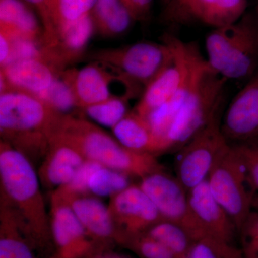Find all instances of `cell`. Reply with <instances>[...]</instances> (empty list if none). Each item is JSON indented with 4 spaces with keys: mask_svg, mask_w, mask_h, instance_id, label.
<instances>
[{
    "mask_svg": "<svg viewBox=\"0 0 258 258\" xmlns=\"http://www.w3.org/2000/svg\"><path fill=\"white\" fill-rule=\"evenodd\" d=\"M32 161L8 142H0V200L8 204L25 225L35 247L52 240L50 216Z\"/></svg>",
    "mask_w": 258,
    "mask_h": 258,
    "instance_id": "cell-1",
    "label": "cell"
},
{
    "mask_svg": "<svg viewBox=\"0 0 258 258\" xmlns=\"http://www.w3.org/2000/svg\"><path fill=\"white\" fill-rule=\"evenodd\" d=\"M63 115L30 93L7 89L0 95L2 140L31 161L45 157L51 137Z\"/></svg>",
    "mask_w": 258,
    "mask_h": 258,
    "instance_id": "cell-2",
    "label": "cell"
},
{
    "mask_svg": "<svg viewBox=\"0 0 258 258\" xmlns=\"http://www.w3.org/2000/svg\"><path fill=\"white\" fill-rule=\"evenodd\" d=\"M51 141L71 146L86 160L96 161L140 179L164 169L157 156L131 150L92 122L71 115L62 117Z\"/></svg>",
    "mask_w": 258,
    "mask_h": 258,
    "instance_id": "cell-3",
    "label": "cell"
},
{
    "mask_svg": "<svg viewBox=\"0 0 258 258\" xmlns=\"http://www.w3.org/2000/svg\"><path fill=\"white\" fill-rule=\"evenodd\" d=\"M210 69L232 80L250 79L258 71L257 14L246 12L236 23L215 28L205 38Z\"/></svg>",
    "mask_w": 258,
    "mask_h": 258,
    "instance_id": "cell-4",
    "label": "cell"
},
{
    "mask_svg": "<svg viewBox=\"0 0 258 258\" xmlns=\"http://www.w3.org/2000/svg\"><path fill=\"white\" fill-rule=\"evenodd\" d=\"M227 83L206 64L166 132V152L179 149L221 113Z\"/></svg>",
    "mask_w": 258,
    "mask_h": 258,
    "instance_id": "cell-5",
    "label": "cell"
},
{
    "mask_svg": "<svg viewBox=\"0 0 258 258\" xmlns=\"http://www.w3.org/2000/svg\"><path fill=\"white\" fill-rule=\"evenodd\" d=\"M207 181L212 195L230 215L238 232L252 211L256 193L232 143L217 159Z\"/></svg>",
    "mask_w": 258,
    "mask_h": 258,
    "instance_id": "cell-6",
    "label": "cell"
},
{
    "mask_svg": "<svg viewBox=\"0 0 258 258\" xmlns=\"http://www.w3.org/2000/svg\"><path fill=\"white\" fill-rule=\"evenodd\" d=\"M220 113L179 149L176 176L188 191L208 180L217 159L230 145L222 130Z\"/></svg>",
    "mask_w": 258,
    "mask_h": 258,
    "instance_id": "cell-7",
    "label": "cell"
},
{
    "mask_svg": "<svg viewBox=\"0 0 258 258\" xmlns=\"http://www.w3.org/2000/svg\"><path fill=\"white\" fill-rule=\"evenodd\" d=\"M95 58L116 70L125 81L145 88L172 61L174 52L164 40L161 43L140 42L101 51Z\"/></svg>",
    "mask_w": 258,
    "mask_h": 258,
    "instance_id": "cell-8",
    "label": "cell"
},
{
    "mask_svg": "<svg viewBox=\"0 0 258 258\" xmlns=\"http://www.w3.org/2000/svg\"><path fill=\"white\" fill-rule=\"evenodd\" d=\"M139 186L151 199L163 220L184 227L195 240L203 234L189 201V191L176 178L164 170L141 179Z\"/></svg>",
    "mask_w": 258,
    "mask_h": 258,
    "instance_id": "cell-9",
    "label": "cell"
},
{
    "mask_svg": "<svg viewBox=\"0 0 258 258\" xmlns=\"http://www.w3.org/2000/svg\"><path fill=\"white\" fill-rule=\"evenodd\" d=\"M108 206L119 233L118 244L123 237L147 232L163 220L157 208L139 184H131L110 198Z\"/></svg>",
    "mask_w": 258,
    "mask_h": 258,
    "instance_id": "cell-10",
    "label": "cell"
},
{
    "mask_svg": "<svg viewBox=\"0 0 258 258\" xmlns=\"http://www.w3.org/2000/svg\"><path fill=\"white\" fill-rule=\"evenodd\" d=\"M50 232L59 258L87 257L94 249L88 236L69 204L50 198Z\"/></svg>",
    "mask_w": 258,
    "mask_h": 258,
    "instance_id": "cell-11",
    "label": "cell"
},
{
    "mask_svg": "<svg viewBox=\"0 0 258 258\" xmlns=\"http://www.w3.org/2000/svg\"><path fill=\"white\" fill-rule=\"evenodd\" d=\"M221 126L232 143L258 137V71L230 102Z\"/></svg>",
    "mask_w": 258,
    "mask_h": 258,
    "instance_id": "cell-12",
    "label": "cell"
},
{
    "mask_svg": "<svg viewBox=\"0 0 258 258\" xmlns=\"http://www.w3.org/2000/svg\"><path fill=\"white\" fill-rule=\"evenodd\" d=\"M189 201L203 238L211 237L233 243L238 235L237 227L212 195L207 180L189 190Z\"/></svg>",
    "mask_w": 258,
    "mask_h": 258,
    "instance_id": "cell-13",
    "label": "cell"
},
{
    "mask_svg": "<svg viewBox=\"0 0 258 258\" xmlns=\"http://www.w3.org/2000/svg\"><path fill=\"white\" fill-rule=\"evenodd\" d=\"M1 92L14 89L38 96L57 77L56 70L43 59H28L10 62L1 68Z\"/></svg>",
    "mask_w": 258,
    "mask_h": 258,
    "instance_id": "cell-14",
    "label": "cell"
},
{
    "mask_svg": "<svg viewBox=\"0 0 258 258\" xmlns=\"http://www.w3.org/2000/svg\"><path fill=\"white\" fill-rule=\"evenodd\" d=\"M68 204L94 243H118L119 233L112 219L109 208L99 198L91 194L81 195L71 199Z\"/></svg>",
    "mask_w": 258,
    "mask_h": 258,
    "instance_id": "cell-15",
    "label": "cell"
},
{
    "mask_svg": "<svg viewBox=\"0 0 258 258\" xmlns=\"http://www.w3.org/2000/svg\"><path fill=\"white\" fill-rule=\"evenodd\" d=\"M86 161L74 148L68 144L51 141L48 151L38 170L40 182L54 190L67 184Z\"/></svg>",
    "mask_w": 258,
    "mask_h": 258,
    "instance_id": "cell-16",
    "label": "cell"
},
{
    "mask_svg": "<svg viewBox=\"0 0 258 258\" xmlns=\"http://www.w3.org/2000/svg\"><path fill=\"white\" fill-rule=\"evenodd\" d=\"M119 77H112L95 64H88L79 71L63 74L64 79L72 88L77 108L81 109L115 97L111 94L110 83L112 79Z\"/></svg>",
    "mask_w": 258,
    "mask_h": 258,
    "instance_id": "cell-17",
    "label": "cell"
},
{
    "mask_svg": "<svg viewBox=\"0 0 258 258\" xmlns=\"http://www.w3.org/2000/svg\"><path fill=\"white\" fill-rule=\"evenodd\" d=\"M112 131L115 138L131 150L155 156L166 152L164 142L148 120L134 111L128 112Z\"/></svg>",
    "mask_w": 258,
    "mask_h": 258,
    "instance_id": "cell-18",
    "label": "cell"
},
{
    "mask_svg": "<svg viewBox=\"0 0 258 258\" xmlns=\"http://www.w3.org/2000/svg\"><path fill=\"white\" fill-rule=\"evenodd\" d=\"M34 247L20 217L0 200V258H35Z\"/></svg>",
    "mask_w": 258,
    "mask_h": 258,
    "instance_id": "cell-19",
    "label": "cell"
},
{
    "mask_svg": "<svg viewBox=\"0 0 258 258\" xmlns=\"http://www.w3.org/2000/svg\"><path fill=\"white\" fill-rule=\"evenodd\" d=\"M0 32L10 39L36 40L40 34L36 16L21 0H0Z\"/></svg>",
    "mask_w": 258,
    "mask_h": 258,
    "instance_id": "cell-20",
    "label": "cell"
},
{
    "mask_svg": "<svg viewBox=\"0 0 258 258\" xmlns=\"http://www.w3.org/2000/svg\"><path fill=\"white\" fill-rule=\"evenodd\" d=\"M247 0H194L191 19L213 29L236 23L246 13Z\"/></svg>",
    "mask_w": 258,
    "mask_h": 258,
    "instance_id": "cell-21",
    "label": "cell"
},
{
    "mask_svg": "<svg viewBox=\"0 0 258 258\" xmlns=\"http://www.w3.org/2000/svg\"><path fill=\"white\" fill-rule=\"evenodd\" d=\"M91 14L95 28L105 36L122 35L135 21L122 0H97Z\"/></svg>",
    "mask_w": 258,
    "mask_h": 258,
    "instance_id": "cell-22",
    "label": "cell"
},
{
    "mask_svg": "<svg viewBox=\"0 0 258 258\" xmlns=\"http://www.w3.org/2000/svg\"><path fill=\"white\" fill-rule=\"evenodd\" d=\"M97 0H50L43 20V36L48 37L62 27L91 14Z\"/></svg>",
    "mask_w": 258,
    "mask_h": 258,
    "instance_id": "cell-23",
    "label": "cell"
},
{
    "mask_svg": "<svg viewBox=\"0 0 258 258\" xmlns=\"http://www.w3.org/2000/svg\"><path fill=\"white\" fill-rule=\"evenodd\" d=\"M146 232L165 246L176 258H184L196 241L184 227L165 220Z\"/></svg>",
    "mask_w": 258,
    "mask_h": 258,
    "instance_id": "cell-24",
    "label": "cell"
},
{
    "mask_svg": "<svg viewBox=\"0 0 258 258\" xmlns=\"http://www.w3.org/2000/svg\"><path fill=\"white\" fill-rule=\"evenodd\" d=\"M131 176L122 171L101 166L91 176L88 191L97 198H113L128 187Z\"/></svg>",
    "mask_w": 258,
    "mask_h": 258,
    "instance_id": "cell-25",
    "label": "cell"
},
{
    "mask_svg": "<svg viewBox=\"0 0 258 258\" xmlns=\"http://www.w3.org/2000/svg\"><path fill=\"white\" fill-rule=\"evenodd\" d=\"M128 96H115L83 108L90 119L111 129L128 114Z\"/></svg>",
    "mask_w": 258,
    "mask_h": 258,
    "instance_id": "cell-26",
    "label": "cell"
},
{
    "mask_svg": "<svg viewBox=\"0 0 258 258\" xmlns=\"http://www.w3.org/2000/svg\"><path fill=\"white\" fill-rule=\"evenodd\" d=\"M184 258H243L240 247L232 242L205 237L195 241Z\"/></svg>",
    "mask_w": 258,
    "mask_h": 258,
    "instance_id": "cell-27",
    "label": "cell"
},
{
    "mask_svg": "<svg viewBox=\"0 0 258 258\" xmlns=\"http://www.w3.org/2000/svg\"><path fill=\"white\" fill-rule=\"evenodd\" d=\"M101 166L103 165L96 161L86 160L73 179L67 184L53 190L51 197L68 203L76 197L90 195L88 191L90 177Z\"/></svg>",
    "mask_w": 258,
    "mask_h": 258,
    "instance_id": "cell-28",
    "label": "cell"
},
{
    "mask_svg": "<svg viewBox=\"0 0 258 258\" xmlns=\"http://www.w3.org/2000/svg\"><path fill=\"white\" fill-rule=\"evenodd\" d=\"M37 97L60 114L68 115L66 113L77 108L72 88L63 77L56 78L50 87Z\"/></svg>",
    "mask_w": 258,
    "mask_h": 258,
    "instance_id": "cell-29",
    "label": "cell"
},
{
    "mask_svg": "<svg viewBox=\"0 0 258 258\" xmlns=\"http://www.w3.org/2000/svg\"><path fill=\"white\" fill-rule=\"evenodd\" d=\"M120 244L141 258H176L165 246L147 232L126 236Z\"/></svg>",
    "mask_w": 258,
    "mask_h": 258,
    "instance_id": "cell-30",
    "label": "cell"
},
{
    "mask_svg": "<svg viewBox=\"0 0 258 258\" xmlns=\"http://www.w3.org/2000/svg\"><path fill=\"white\" fill-rule=\"evenodd\" d=\"M232 144L244 166L251 187L258 193V137Z\"/></svg>",
    "mask_w": 258,
    "mask_h": 258,
    "instance_id": "cell-31",
    "label": "cell"
},
{
    "mask_svg": "<svg viewBox=\"0 0 258 258\" xmlns=\"http://www.w3.org/2000/svg\"><path fill=\"white\" fill-rule=\"evenodd\" d=\"M243 258H258V210H252L238 230Z\"/></svg>",
    "mask_w": 258,
    "mask_h": 258,
    "instance_id": "cell-32",
    "label": "cell"
},
{
    "mask_svg": "<svg viewBox=\"0 0 258 258\" xmlns=\"http://www.w3.org/2000/svg\"><path fill=\"white\" fill-rule=\"evenodd\" d=\"M193 3L194 0H169L164 10V20L168 23L175 25L192 21L191 7Z\"/></svg>",
    "mask_w": 258,
    "mask_h": 258,
    "instance_id": "cell-33",
    "label": "cell"
},
{
    "mask_svg": "<svg viewBox=\"0 0 258 258\" xmlns=\"http://www.w3.org/2000/svg\"><path fill=\"white\" fill-rule=\"evenodd\" d=\"M135 21L147 20L152 9L154 0H122Z\"/></svg>",
    "mask_w": 258,
    "mask_h": 258,
    "instance_id": "cell-34",
    "label": "cell"
},
{
    "mask_svg": "<svg viewBox=\"0 0 258 258\" xmlns=\"http://www.w3.org/2000/svg\"><path fill=\"white\" fill-rule=\"evenodd\" d=\"M12 52L11 40L0 32V64L1 68L6 66L9 62Z\"/></svg>",
    "mask_w": 258,
    "mask_h": 258,
    "instance_id": "cell-35",
    "label": "cell"
},
{
    "mask_svg": "<svg viewBox=\"0 0 258 258\" xmlns=\"http://www.w3.org/2000/svg\"><path fill=\"white\" fill-rule=\"evenodd\" d=\"M25 1L34 5L37 8L41 16L42 21L46 18L50 0H25Z\"/></svg>",
    "mask_w": 258,
    "mask_h": 258,
    "instance_id": "cell-36",
    "label": "cell"
},
{
    "mask_svg": "<svg viewBox=\"0 0 258 258\" xmlns=\"http://www.w3.org/2000/svg\"><path fill=\"white\" fill-rule=\"evenodd\" d=\"M252 209L258 210V193L254 195L253 200H252Z\"/></svg>",
    "mask_w": 258,
    "mask_h": 258,
    "instance_id": "cell-37",
    "label": "cell"
},
{
    "mask_svg": "<svg viewBox=\"0 0 258 258\" xmlns=\"http://www.w3.org/2000/svg\"><path fill=\"white\" fill-rule=\"evenodd\" d=\"M97 258H120V257H110V256H107V257H97Z\"/></svg>",
    "mask_w": 258,
    "mask_h": 258,
    "instance_id": "cell-38",
    "label": "cell"
},
{
    "mask_svg": "<svg viewBox=\"0 0 258 258\" xmlns=\"http://www.w3.org/2000/svg\"><path fill=\"white\" fill-rule=\"evenodd\" d=\"M256 14H257V23H258V7H257V13H256Z\"/></svg>",
    "mask_w": 258,
    "mask_h": 258,
    "instance_id": "cell-39",
    "label": "cell"
},
{
    "mask_svg": "<svg viewBox=\"0 0 258 258\" xmlns=\"http://www.w3.org/2000/svg\"><path fill=\"white\" fill-rule=\"evenodd\" d=\"M55 258H59V257H55Z\"/></svg>",
    "mask_w": 258,
    "mask_h": 258,
    "instance_id": "cell-40",
    "label": "cell"
}]
</instances>
